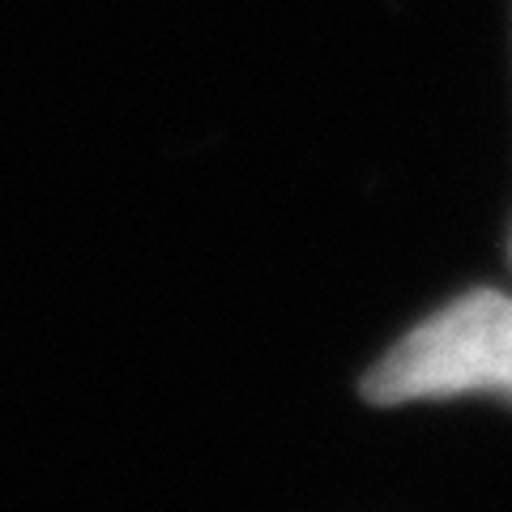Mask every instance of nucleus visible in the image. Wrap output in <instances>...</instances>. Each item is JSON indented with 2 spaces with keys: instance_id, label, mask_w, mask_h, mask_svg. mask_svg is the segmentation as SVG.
Here are the masks:
<instances>
[{
  "instance_id": "nucleus-2",
  "label": "nucleus",
  "mask_w": 512,
  "mask_h": 512,
  "mask_svg": "<svg viewBox=\"0 0 512 512\" xmlns=\"http://www.w3.org/2000/svg\"><path fill=\"white\" fill-rule=\"evenodd\" d=\"M508 252H512V244H508Z\"/></svg>"
},
{
  "instance_id": "nucleus-1",
  "label": "nucleus",
  "mask_w": 512,
  "mask_h": 512,
  "mask_svg": "<svg viewBox=\"0 0 512 512\" xmlns=\"http://www.w3.org/2000/svg\"><path fill=\"white\" fill-rule=\"evenodd\" d=\"M457 393L512 397V299L500 291L453 299L363 376V397L376 406Z\"/></svg>"
}]
</instances>
